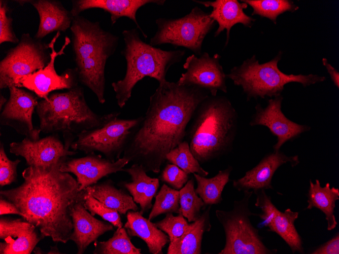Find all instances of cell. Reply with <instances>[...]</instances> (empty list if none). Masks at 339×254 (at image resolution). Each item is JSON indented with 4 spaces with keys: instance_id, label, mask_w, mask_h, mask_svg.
Segmentation results:
<instances>
[{
    "instance_id": "cell-25",
    "label": "cell",
    "mask_w": 339,
    "mask_h": 254,
    "mask_svg": "<svg viewBox=\"0 0 339 254\" xmlns=\"http://www.w3.org/2000/svg\"><path fill=\"white\" fill-rule=\"evenodd\" d=\"M131 177V182H123L121 185L129 192L134 202L140 206V212L143 215L152 207V199L159 187V180L147 175L141 165L133 164L123 171Z\"/></svg>"
},
{
    "instance_id": "cell-39",
    "label": "cell",
    "mask_w": 339,
    "mask_h": 254,
    "mask_svg": "<svg viewBox=\"0 0 339 254\" xmlns=\"http://www.w3.org/2000/svg\"><path fill=\"white\" fill-rule=\"evenodd\" d=\"M21 162L19 159L10 160L7 156L4 144H0V186L4 187L15 182L17 179V168Z\"/></svg>"
},
{
    "instance_id": "cell-10",
    "label": "cell",
    "mask_w": 339,
    "mask_h": 254,
    "mask_svg": "<svg viewBox=\"0 0 339 254\" xmlns=\"http://www.w3.org/2000/svg\"><path fill=\"white\" fill-rule=\"evenodd\" d=\"M120 114L113 112L111 118L102 125L78 134L70 148L86 154L100 153L112 162L119 159L143 117L121 119L118 118Z\"/></svg>"
},
{
    "instance_id": "cell-28",
    "label": "cell",
    "mask_w": 339,
    "mask_h": 254,
    "mask_svg": "<svg viewBox=\"0 0 339 254\" xmlns=\"http://www.w3.org/2000/svg\"><path fill=\"white\" fill-rule=\"evenodd\" d=\"M85 190L89 194L120 214H125L129 210H139L132 196L123 189H117L111 179L98 182Z\"/></svg>"
},
{
    "instance_id": "cell-37",
    "label": "cell",
    "mask_w": 339,
    "mask_h": 254,
    "mask_svg": "<svg viewBox=\"0 0 339 254\" xmlns=\"http://www.w3.org/2000/svg\"><path fill=\"white\" fill-rule=\"evenodd\" d=\"M84 205L92 215H99L103 220L110 223L116 228L123 227L120 213L117 211L107 207L89 194L87 191L84 198Z\"/></svg>"
},
{
    "instance_id": "cell-19",
    "label": "cell",
    "mask_w": 339,
    "mask_h": 254,
    "mask_svg": "<svg viewBox=\"0 0 339 254\" xmlns=\"http://www.w3.org/2000/svg\"><path fill=\"white\" fill-rule=\"evenodd\" d=\"M299 163L298 155L288 156L280 150L274 151L265 155L255 167L246 171L244 176L234 179L233 187L243 192L273 189L272 179L280 166L289 163L294 167Z\"/></svg>"
},
{
    "instance_id": "cell-31",
    "label": "cell",
    "mask_w": 339,
    "mask_h": 254,
    "mask_svg": "<svg viewBox=\"0 0 339 254\" xmlns=\"http://www.w3.org/2000/svg\"><path fill=\"white\" fill-rule=\"evenodd\" d=\"M94 254H141V249L135 246L124 227L117 228L111 238L94 242Z\"/></svg>"
},
{
    "instance_id": "cell-3",
    "label": "cell",
    "mask_w": 339,
    "mask_h": 254,
    "mask_svg": "<svg viewBox=\"0 0 339 254\" xmlns=\"http://www.w3.org/2000/svg\"><path fill=\"white\" fill-rule=\"evenodd\" d=\"M236 111L229 100L209 95L198 105L189 133L190 150L200 164L229 153L236 134Z\"/></svg>"
},
{
    "instance_id": "cell-42",
    "label": "cell",
    "mask_w": 339,
    "mask_h": 254,
    "mask_svg": "<svg viewBox=\"0 0 339 254\" xmlns=\"http://www.w3.org/2000/svg\"><path fill=\"white\" fill-rule=\"evenodd\" d=\"M311 254H339V233L337 232L330 239L316 247Z\"/></svg>"
},
{
    "instance_id": "cell-2",
    "label": "cell",
    "mask_w": 339,
    "mask_h": 254,
    "mask_svg": "<svg viewBox=\"0 0 339 254\" xmlns=\"http://www.w3.org/2000/svg\"><path fill=\"white\" fill-rule=\"evenodd\" d=\"M63 161L49 166H29L22 173V183L1 190L0 195L14 203L22 218L45 237L66 243L73 231L71 208L85 190L80 191L77 179L59 170Z\"/></svg>"
},
{
    "instance_id": "cell-35",
    "label": "cell",
    "mask_w": 339,
    "mask_h": 254,
    "mask_svg": "<svg viewBox=\"0 0 339 254\" xmlns=\"http://www.w3.org/2000/svg\"><path fill=\"white\" fill-rule=\"evenodd\" d=\"M155 197V202L148 216L149 220L152 221L162 214L179 213V190L171 188L164 184Z\"/></svg>"
},
{
    "instance_id": "cell-24",
    "label": "cell",
    "mask_w": 339,
    "mask_h": 254,
    "mask_svg": "<svg viewBox=\"0 0 339 254\" xmlns=\"http://www.w3.org/2000/svg\"><path fill=\"white\" fill-rule=\"evenodd\" d=\"M126 217L124 227L130 237H137L144 241L150 253L162 254L163 247L170 243L167 234L140 211L129 210Z\"/></svg>"
},
{
    "instance_id": "cell-22",
    "label": "cell",
    "mask_w": 339,
    "mask_h": 254,
    "mask_svg": "<svg viewBox=\"0 0 339 254\" xmlns=\"http://www.w3.org/2000/svg\"><path fill=\"white\" fill-rule=\"evenodd\" d=\"M23 5L29 3L37 11L39 16V25L35 38L41 40L54 31H65L71 27L73 18L71 11L67 10L62 4L53 0L17 1Z\"/></svg>"
},
{
    "instance_id": "cell-43",
    "label": "cell",
    "mask_w": 339,
    "mask_h": 254,
    "mask_svg": "<svg viewBox=\"0 0 339 254\" xmlns=\"http://www.w3.org/2000/svg\"><path fill=\"white\" fill-rule=\"evenodd\" d=\"M9 214H17L21 216H22L21 211L14 203L1 196L0 215Z\"/></svg>"
},
{
    "instance_id": "cell-23",
    "label": "cell",
    "mask_w": 339,
    "mask_h": 254,
    "mask_svg": "<svg viewBox=\"0 0 339 254\" xmlns=\"http://www.w3.org/2000/svg\"><path fill=\"white\" fill-rule=\"evenodd\" d=\"M206 7H211L213 10L209 14L210 17L218 24V28L214 33V37L218 36L220 33L226 30L227 45L230 36V29L238 23H241L245 27H251L255 19L244 12L248 5L245 3H240L236 0H216L215 1H193Z\"/></svg>"
},
{
    "instance_id": "cell-38",
    "label": "cell",
    "mask_w": 339,
    "mask_h": 254,
    "mask_svg": "<svg viewBox=\"0 0 339 254\" xmlns=\"http://www.w3.org/2000/svg\"><path fill=\"white\" fill-rule=\"evenodd\" d=\"M254 193L256 196L255 206L260 208L262 212L258 215L262 220L261 225L267 227L279 210L273 203L271 197L266 193L265 190H260Z\"/></svg>"
},
{
    "instance_id": "cell-1",
    "label": "cell",
    "mask_w": 339,
    "mask_h": 254,
    "mask_svg": "<svg viewBox=\"0 0 339 254\" xmlns=\"http://www.w3.org/2000/svg\"><path fill=\"white\" fill-rule=\"evenodd\" d=\"M209 96L197 87L167 81L159 83L122 157L141 165L147 172H159L166 155L184 140L196 110Z\"/></svg>"
},
{
    "instance_id": "cell-36",
    "label": "cell",
    "mask_w": 339,
    "mask_h": 254,
    "mask_svg": "<svg viewBox=\"0 0 339 254\" xmlns=\"http://www.w3.org/2000/svg\"><path fill=\"white\" fill-rule=\"evenodd\" d=\"M156 227L168 236L170 242L182 237L189 229L190 223L181 213L174 215L173 213L166 214L161 220L155 223Z\"/></svg>"
},
{
    "instance_id": "cell-45",
    "label": "cell",
    "mask_w": 339,
    "mask_h": 254,
    "mask_svg": "<svg viewBox=\"0 0 339 254\" xmlns=\"http://www.w3.org/2000/svg\"><path fill=\"white\" fill-rule=\"evenodd\" d=\"M8 100L3 95H0V110H2L3 105H5L7 102Z\"/></svg>"
},
{
    "instance_id": "cell-13",
    "label": "cell",
    "mask_w": 339,
    "mask_h": 254,
    "mask_svg": "<svg viewBox=\"0 0 339 254\" xmlns=\"http://www.w3.org/2000/svg\"><path fill=\"white\" fill-rule=\"evenodd\" d=\"M220 58L218 54L211 57L207 52L199 57L195 54L188 56L183 64L186 71L181 74L178 84L200 88L212 96L217 95L219 91L227 93L226 77L219 62Z\"/></svg>"
},
{
    "instance_id": "cell-44",
    "label": "cell",
    "mask_w": 339,
    "mask_h": 254,
    "mask_svg": "<svg viewBox=\"0 0 339 254\" xmlns=\"http://www.w3.org/2000/svg\"><path fill=\"white\" fill-rule=\"evenodd\" d=\"M322 63L326 67L328 74L330 75L331 80L333 82L334 85L338 88L339 87V72L334 68L330 64H329L327 60L325 58L322 59Z\"/></svg>"
},
{
    "instance_id": "cell-5",
    "label": "cell",
    "mask_w": 339,
    "mask_h": 254,
    "mask_svg": "<svg viewBox=\"0 0 339 254\" xmlns=\"http://www.w3.org/2000/svg\"><path fill=\"white\" fill-rule=\"evenodd\" d=\"M124 48L121 54L126 61L123 79L112 83L117 103L123 108L131 97L135 84L145 77L154 78L159 84L166 81L171 66L181 61L185 51L163 50L143 42L135 28L122 32Z\"/></svg>"
},
{
    "instance_id": "cell-41",
    "label": "cell",
    "mask_w": 339,
    "mask_h": 254,
    "mask_svg": "<svg viewBox=\"0 0 339 254\" xmlns=\"http://www.w3.org/2000/svg\"><path fill=\"white\" fill-rule=\"evenodd\" d=\"M160 180L177 190L182 189L189 180V174L173 164H167L160 175Z\"/></svg>"
},
{
    "instance_id": "cell-26",
    "label": "cell",
    "mask_w": 339,
    "mask_h": 254,
    "mask_svg": "<svg viewBox=\"0 0 339 254\" xmlns=\"http://www.w3.org/2000/svg\"><path fill=\"white\" fill-rule=\"evenodd\" d=\"M211 207L212 205H209L196 221L190 223L189 229L182 237L169 243L167 254L201 253L204 234L212 228Z\"/></svg>"
},
{
    "instance_id": "cell-9",
    "label": "cell",
    "mask_w": 339,
    "mask_h": 254,
    "mask_svg": "<svg viewBox=\"0 0 339 254\" xmlns=\"http://www.w3.org/2000/svg\"><path fill=\"white\" fill-rule=\"evenodd\" d=\"M155 23L157 31L151 38L150 45L170 44L175 47L186 48L199 56L205 37L216 24L209 13L197 6L182 17L159 18Z\"/></svg>"
},
{
    "instance_id": "cell-34",
    "label": "cell",
    "mask_w": 339,
    "mask_h": 254,
    "mask_svg": "<svg viewBox=\"0 0 339 254\" xmlns=\"http://www.w3.org/2000/svg\"><path fill=\"white\" fill-rule=\"evenodd\" d=\"M253 9L252 15H257L268 18L276 23L278 16L285 12H294L299 7L293 1L288 0H243L241 1Z\"/></svg>"
},
{
    "instance_id": "cell-20",
    "label": "cell",
    "mask_w": 339,
    "mask_h": 254,
    "mask_svg": "<svg viewBox=\"0 0 339 254\" xmlns=\"http://www.w3.org/2000/svg\"><path fill=\"white\" fill-rule=\"evenodd\" d=\"M86 193L77 201L71 210L73 231L70 237L77 248L78 254H83L88 246L97 240L99 236L108 231H114V226L107 221L95 218L84 207V200Z\"/></svg>"
},
{
    "instance_id": "cell-21",
    "label": "cell",
    "mask_w": 339,
    "mask_h": 254,
    "mask_svg": "<svg viewBox=\"0 0 339 254\" xmlns=\"http://www.w3.org/2000/svg\"><path fill=\"white\" fill-rule=\"evenodd\" d=\"M165 2L164 0H74L72 1L71 13L74 17L90 9H103L110 14L112 25L120 18L127 17L135 24L144 37L146 39L147 35L139 25L137 19V11L140 8L148 4L163 6Z\"/></svg>"
},
{
    "instance_id": "cell-7",
    "label": "cell",
    "mask_w": 339,
    "mask_h": 254,
    "mask_svg": "<svg viewBox=\"0 0 339 254\" xmlns=\"http://www.w3.org/2000/svg\"><path fill=\"white\" fill-rule=\"evenodd\" d=\"M281 56L280 52L272 60L260 64L253 55L241 65L232 67L226 77L231 80L235 85L241 87L247 100L279 96L284 86L290 83H298L306 87L326 80V77L318 75L283 73L278 66Z\"/></svg>"
},
{
    "instance_id": "cell-29",
    "label": "cell",
    "mask_w": 339,
    "mask_h": 254,
    "mask_svg": "<svg viewBox=\"0 0 339 254\" xmlns=\"http://www.w3.org/2000/svg\"><path fill=\"white\" fill-rule=\"evenodd\" d=\"M298 214V212L293 211L290 208L283 212L279 210L267 227L269 231L275 232L284 240L293 253L304 252L301 237L294 225Z\"/></svg>"
},
{
    "instance_id": "cell-17",
    "label": "cell",
    "mask_w": 339,
    "mask_h": 254,
    "mask_svg": "<svg viewBox=\"0 0 339 254\" xmlns=\"http://www.w3.org/2000/svg\"><path fill=\"white\" fill-rule=\"evenodd\" d=\"M87 155L81 158H67L59 167L60 171L72 173L76 176L80 191L98 183L104 177L122 171L129 163L123 157L112 162L95 153Z\"/></svg>"
},
{
    "instance_id": "cell-32",
    "label": "cell",
    "mask_w": 339,
    "mask_h": 254,
    "mask_svg": "<svg viewBox=\"0 0 339 254\" xmlns=\"http://www.w3.org/2000/svg\"><path fill=\"white\" fill-rule=\"evenodd\" d=\"M179 213H181L189 223L195 222L200 216L201 210L205 209L207 206L196 193L192 178L187 181L179 190Z\"/></svg>"
},
{
    "instance_id": "cell-11",
    "label": "cell",
    "mask_w": 339,
    "mask_h": 254,
    "mask_svg": "<svg viewBox=\"0 0 339 254\" xmlns=\"http://www.w3.org/2000/svg\"><path fill=\"white\" fill-rule=\"evenodd\" d=\"M48 44L23 33L0 62V88L16 86L22 77L45 67L50 60Z\"/></svg>"
},
{
    "instance_id": "cell-18",
    "label": "cell",
    "mask_w": 339,
    "mask_h": 254,
    "mask_svg": "<svg viewBox=\"0 0 339 254\" xmlns=\"http://www.w3.org/2000/svg\"><path fill=\"white\" fill-rule=\"evenodd\" d=\"M45 236L23 219L1 215V254H30Z\"/></svg>"
},
{
    "instance_id": "cell-40",
    "label": "cell",
    "mask_w": 339,
    "mask_h": 254,
    "mask_svg": "<svg viewBox=\"0 0 339 254\" xmlns=\"http://www.w3.org/2000/svg\"><path fill=\"white\" fill-rule=\"evenodd\" d=\"M9 8L7 1H0V44L5 42L18 43L12 27L13 19L8 15Z\"/></svg>"
},
{
    "instance_id": "cell-15",
    "label": "cell",
    "mask_w": 339,
    "mask_h": 254,
    "mask_svg": "<svg viewBox=\"0 0 339 254\" xmlns=\"http://www.w3.org/2000/svg\"><path fill=\"white\" fill-rule=\"evenodd\" d=\"M281 95L268 100L267 105L263 107L260 104L255 106V112L249 122L251 126H264L277 137V141L273 146L274 151L280 150L287 141L298 137L302 133L309 131L311 127L301 125L287 118L281 110L283 101Z\"/></svg>"
},
{
    "instance_id": "cell-6",
    "label": "cell",
    "mask_w": 339,
    "mask_h": 254,
    "mask_svg": "<svg viewBox=\"0 0 339 254\" xmlns=\"http://www.w3.org/2000/svg\"><path fill=\"white\" fill-rule=\"evenodd\" d=\"M36 111L39 119V129L46 134L62 133L63 136L76 135L99 127L113 116V113L100 116L87 104L82 87L78 85L64 92L50 94L39 101Z\"/></svg>"
},
{
    "instance_id": "cell-30",
    "label": "cell",
    "mask_w": 339,
    "mask_h": 254,
    "mask_svg": "<svg viewBox=\"0 0 339 254\" xmlns=\"http://www.w3.org/2000/svg\"><path fill=\"white\" fill-rule=\"evenodd\" d=\"M232 170V167L228 166L226 168L219 170L216 175L211 178L193 173L197 183L195 192L206 206L217 205L222 201V192L230 180L229 177Z\"/></svg>"
},
{
    "instance_id": "cell-16",
    "label": "cell",
    "mask_w": 339,
    "mask_h": 254,
    "mask_svg": "<svg viewBox=\"0 0 339 254\" xmlns=\"http://www.w3.org/2000/svg\"><path fill=\"white\" fill-rule=\"evenodd\" d=\"M69 148L53 134L36 140L25 137L20 141L11 142L9 151L24 158L28 166H49L77 153Z\"/></svg>"
},
{
    "instance_id": "cell-33",
    "label": "cell",
    "mask_w": 339,
    "mask_h": 254,
    "mask_svg": "<svg viewBox=\"0 0 339 254\" xmlns=\"http://www.w3.org/2000/svg\"><path fill=\"white\" fill-rule=\"evenodd\" d=\"M166 160L175 164L188 174L196 173L206 177L209 172L205 170L192 153L189 143L183 140L166 155Z\"/></svg>"
},
{
    "instance_id": "cell-4",
    "label": "cell",
    "mask_w": 339,
    "mask_h": 254,
    "mask_svg": "<svg viewBox=\"0 0 339 254\" xmlns=\"http://www.w3.org/2000/svg\"><path fill=\"white\" fill-rule=\"evenodd\" d=\"M70 29L79 82L90 89L104 104L106 64L118 47L119 37L104 30L99 22L80 15L73 18Z\"/></svg>"
},
{
    "instance_id": "cell-12",
    "label": "cell",
    "mask_w": 339,
    "mask_h": 254,
    "mask_svg": "<svg viewBox=\"0 0 339 254\" xmlns=\"http://www.w3.org/2000/svg\"><path fill=\"white\" fill-rule=\"evenodd\" d=\"M60 35V31L57 32L48 44L51 52L50 53V60L48 64L43 68L22 77L17 82L16 87H23L31 91L39 98L47 99L50 93L53 91L69 90L78 85V77L76 68H68L61 75H58L55 69L56 58L65 54L64 51L71 43L69 38L66 37L64 44L60 50L56 51L54 45Z\"/></svg>"
},
{
    "instance_id": "cell-14",
    "label": "cell",
    "mask_w": 339,
    "mask_h": 254,
    "mask_svg": "<svg viewBox=\"0 0 339 254\" xmlns=\"http://www.w3.org/2000/svg\"><path fill=\"white\" fill-rule=\"evenodd\" d=\"M8 88L10 97L1 111V124L10 127L31 140L40 139L41 131L34 127L32 122V114L39 98L33 92L14 85Z\"/></svg>"
},
{
    "instance_id": "cell-27",
    "label": "cell",
    "mask_w": 339,
    "mask_h": 254,
    "mask_svg": "<svg viewBox=\"0 0 339 254\" xmlns=\"http://www.w3.org/2000/svg\"><path fill=\"white\" fill-rule=\"evenodd\" d=\"M307 198L308 206L306 209L315 207L321 210L325 215L327 230H334L337 225L334 213L335 203L339 200V189L334 187L331 188L329 183L322 187L318 179H316L315 183L310 179Z\"/></svg>"
},
{
    "instance_id": "cell-8",
    "label": "cell",
    "mask_w": 339,
    "mask_h": 254,
    "mask_svg": "<svg viewBox=\"0 0 339 254\" xmlns=\"http://www.w3.org/2000/svg\"><path fill=\"white\" fill-rule=\"evenodd\" d=\"M243 197L233 201L229 211L217 209L215 215L222 225L225 243L218 254H275L278 250L270 249L263 243L259 230L253 226L250 217L258 216L249 208L253 191H244Z\"/></svg>"
}]
</instances>
